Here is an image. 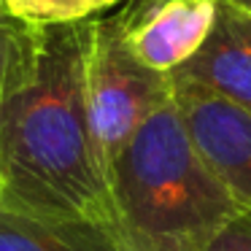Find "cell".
Listing matches in <instances>:
<instances>
[{
	"instance_id": "cell-2",
	"label": "cell",
	"mask_w": 251,
	"mask_h": 251,
	"mask_svg": "<svg viewBox=\"0 0 251 251\" xmlns=\"http://www.w3.org/2000/svg\"><path fill=\"white\" fill-rule=\"evenodd\" d=\"M108 186L125 251H205L240 213L173 100L138 127L111 165Z\"/></svg>"
},
{
	"instance_id": "cell-10",
	"label": "cell",
	"mask_w": 251,
	"mask_h": 251,
	"mask_svg": "<svg viewBox=\"0 0 251 251\" xmlns=\"http://www.w3.org/2000/svg\"><path fill=\"white\" fill-rule=\"evenodd\" d=\"M205 251H251V211H240L229 219Z\"/></svg>"
},
{
	"instance_id": "cell-9",
	"label": "cell",
	"mask_w": 251,
	"mask_h": 251,
	"mask_svg": "<svg viewBox=\"0 0 251 251\" xmlns=\"http://www.w3.org/2000/svg\"><path fill=\"white\" fill-rule=\"evenodd\" d=\"M35 46V27L17 22L11 17H0V100L25 73Z\"/></svg>"
},
{
	"instance_id": "cell-1",
	"label": "cell",
	"mask_w": 251,
	"mask_h": 251,
	"mask_svg": "<svg viewBox=\"0 0 251 251\" xmlns=\"http://www.w3.org/2000/svg\"><path fill=\"white\" fill-rule=\"evenodd\" d=\"M87 22L35 27L33 57L0 100V200L116 232L108 173L89 119Z\"/></svg>"
},
{
	"instance_id": "cell-6",
	"label": "cell",
	"mask_w": 251,
	"mask_h": 251,
	"mask_svg": "<svg viewBox=\"0 0 251 251\" xmlns=\"http://www.w3.org/2000/svg\"><path fill=\"white\" fill-rule=\"evenodd\" d=\"M168 76L251 114V14L216 0V19L202 46Z\"/></svg>"
},
{
	"instance_id": "cell-4",
	"label": "cell",
	"mask_w": 251,
	"mask_h": 251,
	"mask_svg": "<svg viewBox=\"0 0 251 251\" xmlns=\"http://www.w3.org/2000/svg\"><path fill=\"white\" fill-rule=\"evenodd\" d=\"M173 84V103L205 165L240 211H251V114L195 87Z\"/></svg>"
},
{
	"instance_id": "cell-8",
	"label": "cell",
	"mask_w": 251,
	"mask_h": 251,
	"mask_svg": "<svg viewBox=\"0 0 251 251\" xmlns=\"http://www.w3.org/2000/svg\"><path fill=\"white\" fill-rule=\"evenodd\" d=\"M122 3L125 0H0L6 17L25 22L30 27L84 22Z\"/></svg>"
},
{
	"instance_id": "cell-3",
	"label": "cell",
	"mask_w": 251,
	"mask_h": 251,
	"mask_svg": "<svg viewBox=\"0 0 251 251\" xmlns=\"http://www.w3.org/2000/svg\"><path fill=\"white\" fill-rule=\"evenodd\" d=\"M87 100L105 173L138 127L173 100L168 73L143 65L130 49L119 11L87 22Z\"/></svg>"
},
{
	"instance_id": "cell-5",
	"label": "cell",
	"mask_w": 251,
	"mask_h": 251,
	"mask_svg": "<svg viewBox=\"0 0 251 251\" xmlns=\"http://www.w3.org/2000/svg\"><path fill=\"white\" fill-rule=\"evenodd\" d=\"M119 17L138 60L159 73H173L211 33L216 0H125Z\"/></svg>"
},
{
	"instance_id": "cell-12",
	"label": "cell",
	"mask_w": 251,
	"mask_h": 251,
	"mask_svg": "<svg viewBox=\"0 0 251 251\" xmlns=\"http://www.w3.org/2000/svg\"><path fill=\"white\" fill-rule=\"evenodd\" d=\"M0 197H3V178H0Z\"/></svg>"
},
{
	"instance_id": "cell-11",
	"label": "cell",
	"mask_w": 251,
	"mask_h": 251,
	"mask_svg": "<svg viewBox=\"0 0 251 251\" xmlns=\"http://www.w3.org/2000/svg\"><path fill=\"white\" fill-rule=\"evenodd\" d=\"M224 3H229V6H235V8H240V11L251 14V0H224Z\"/></svg>"
},
{
	"instance_id": "cell-7",
	"label": "cell",
	"mask_w": 251,
	"mask_h": 251,
	"mask_svg": "<svg viewBox=\"0 0 251 251\" xmlns=\"http://www.w3.org/2000/svg\"><path fill=\"white\" fill-rule=\"evenodd\" d=\"M0 251H125L111 227L57 219L0 200Z\"/></svg>"
},
{
	"instance_id": "cell-13",
	"label": "cell",
	"mask_w": 251,
	"mask_h": 251,
	"mask_svg": "<svg viewBox=\"0 0 251 251\" xmlns=\"http://www.w3.org/2000/svg\"><path fill=\"white\" fill-rule=\"evenodd\" d=\"M0 17H6V11H3V6H0Z\"/></svg>"
}]
</instances>
